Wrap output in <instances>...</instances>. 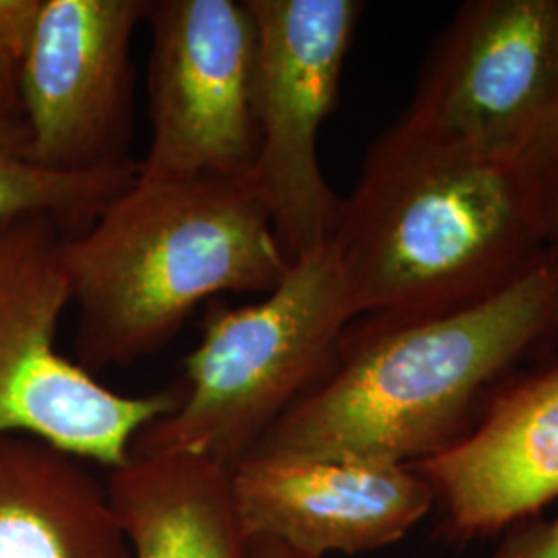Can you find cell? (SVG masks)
Wrapping results in <instances>:
<instances>
[{
    "label": "cell",
    "mask_w": 558,
    "mask_h": 558,
    "mask_svg": "<svg viewBox=\"0 0 558 558\" xmlns=\"http://www.w3.org/2000/svg\"><path fill=\"white\" fill-rule=\"evenodd\" d=\"M555 317L550 248L472 306L418 319L360 317L343 331L325 377L251 456L379 465L439 456L474 428L480 405L488 408L519 362L557 336Z\"/></svg>",
    "instance_id": "6da1fadb"
},
{
    "label": "cell",
    "mask_w": 558,
    "mask_h": 558,
    "mask_svg": "<svg viewBox=\"0 0 558 558\" xmlns=\"http://www.w3.org/2000/svg\"><path fill=\"white\" fill-rule=\"evenodd\" d=\"M331 244L356 319H418L472 306L553 246L521 160L435 149L396 124L341 199Z\"/></svg>",
    "instance_id": "7a4b0ae2"
},
{
    "label": "cell",
    "mask_w": 558,
    "mask_h": 558,
    "mask_svg": "<svg viewBox=\"0 0 558 558\" xmlns=\"http://www.w3.org/2000/svg\"><path fill=\"white\" fill-rule=\"evenodd\" d=\"M80 308L77 364L129 366L161 350L203 300L269 294L290 269L251 179L133 180L64 240Z\"/></svg>",
    "instance_id": "3957f363"
},
{
    "label": "cell",
    "mask_w": 558,
    "mask_h": 558,
    "mask_svg": "<svg viewBox=\"0 0 558 558\" xmlns=\"http://www.w3.org/2000/svg\"><path fill=\"white\" fill-rule=\"evenodd\" d=\"M354 320L350 283L327 242L259 302L211 311L184 359L177 408L141 430L131 456L193 451L234 470L325 377Z\"/></svg>",
    "instance_id": "277c9868"
},
{
    "label": "cell",
    "mask_w": 558,
    "mask_h": 558,
    "mask_svg": "<svg viewBox=\"0 0 558 558\" xmlns=\"http://www.w3.org/2000/svg\"><path fill=\"white\" fill-rule=\"evenodd\" d=\"M64 240L46 214L0 220V437H34L114 470L180 391L122 396L60 354V319L73 302Z\"/></svg>",
    "instance_id": "5b68a950"
},
{
    "label": "cell",
    "mask_w": 558,
    "mask_h": 558,
    "mask_svg": "<svg viewBox=\"0 0 558 558\" xmlns=\"http://www.w3.org/2000/svg\"><path fill=\"white\" fill-rule=\"evenodd\" d=\"M557 110V0H472L396 126L442 151L521 160Z\"/></svg>",
    "instance_id": "8992f818"
},
{
    "label": "cell",
    "mask_w": 558,
    "mask_h": 558,
    "mask_svg": "<svg viewBox=\"0 0 558 558\" xmlns=\"http://www.w3.org/2000/svg\"><path fill=\"white\" fill-rule=\"evenodd\" d=\"M151 140L141 179H253L259 29L248 0L149 2Z\"/></svg>",
    "instance_id": "52a82bcc"
},
{
    "label": "cell",
    "mask_w": 558,
    "mask_h": 558,
    "mask_svg": "<svg viewBox=\"0 0 558 558\" xmlns=\"http://www.w3.org/2000/svg\"><path fill=\"white\" fill-rule=\"evenodd\" d=\"M259 29V154L253 184L290 263L331 242L341 197L319 163L362 2L248 0Z\"/></svg>",
    "instance_id": "ba28073f"
},
{
    "label": "cell",
    "mask_w": 558,
    "mask_h": 558,
    "mask_svg": "<svg viewBox=\"0 0 558 558\" xmlns=\"http://www.w3.org/2000/svg\"><path fill=\"white\" fill-rule=\"evenodd\" d=\"M147 13L145 0H44L20 69L32 163L60 174L140 170L131 50Z\"/></svg>",
    "instance_id": "9c48e42d"
},
{
    "label": "cell",
    "mask_w": 558,
    "mask_h": 558,
    "mask_svg": "<svg viewBox=\"0 0 558 558\" xmlns=\"http://www.w3.org/2000/svg\"><path fill=\"white\" fill-rule=\"evenodd\" d=\"M246 539L271 538L300 555H360L391 546L437 505L412 465L248 456L232 470Z\"/></svg>",
    "instance_id": "30bf717a"
},
{
    "label": "cell",
    "mask_w": 558,
    "mask_h": 558,
    "mask_svg": "<svg viewBox=\"0 0 558 558\" xmlns=\"http://www.w3.org/2000/svg\"><path fill=\"white\" fill-rule=\"evenodd\" d=\"M412 468L456 544L538 518L558 499V362L500 389L463 439Z\"/></svg>",
    "instance_id": "8fae6325"
},
{
    "label": "cell",
    "mask_w": 558,
    "mask_h": 558,
    "mask_svg": "<svg viewBox=\"0 0 558 558\" xmlns=\"http://www.w3.org/2000/svg\"><path fill=\"white\" fill-rule=\"evenodd\" d=\"M0 558H133L106 482L25 435L0 437Z\"/></svg>",
    "instance_id": "7c38bea8"
},
{
    "label": "cell",
    "mask_w": 558,
    "mask_h": 558,
    "mask_svg": "<svg viewBox=\"0 0 558 558\" xmlns=\"http://www.w3.org/2000/svg\"><path fill=\"white\" fill-rule=\"evenodd\" d=\"M108 472V499L133 558H248L232 470L220 461L158 451Z\"/></svg>",
    "instance_id": "4fadbf2b"
},
{
    "label": "cell",
    "mask_w": 558,
    "mask_h": 558,
    "mask_svg": "<svg viewBox=\"0 0 558 558\" xmlns=\"http://www.w3.org/2000/svg\"><path fill=\"white\" fill-rule=\"evenodd\" d=\"M135 179L137 170L60 174L38 168L27 158L23 122L0 119V220L46 214L66 236H77Z\"/></svg>",
    "instance_id": "5bb4252c"
},
{
    "label": "cell",
    "mask_w": 558,
    "mask_h": 558,
    "mask_svg": "<svg viewBox=\"0 0 558 558\" xmlns=\"http://www.w3.org/2000/svg\"><path fill=\"white\" fill-rule=\"evenodd\" d=\"M521 163L534 186L550 244L558 242V110Z\"/></svg>",
    "instance_id": "9a60e30c"
},
{
    "label": "cell",
    "mask_w": 558,
    "mask_h": 558,
    "mask_svg": "<svg viewBox=\"0 0 558 558\" xmlns=\"http://www.w3.org/2000/svg\"><path fill=\"white\" fill-rule=\"evenodd\" d=\"M44 0H0V62L20 73Z\"/></svg>",
    "instance_id": "2e32d148"
},
{
    "label": "cell",
    "mask_w": 558,
    "mask_h": 558,
    "mask_svg": "<svg viewBox=\"0 0 558 558\" xmlns=\"http://www.w3.org/2000/svg\"><path fill=\"white\" fill-rule=\"evenodd\" d=\"M488 558H558V515L511 525Z\"/></svg>",
    "instance_id": "e0dca14e"
},
{
    "label": "cell",
    "mask_w": 558,
    "mask_h": 558,
    "mask_svg": "<svg viewBox=\"0 0 558 558\" xmlns=\"http://www.w3.org/2000/svg\"><path fill=\"white\" fill-rule=\"evenodd\" d=\"M0 119L20 120V73L0 62Z\"/></svg>",
    "instance_id": "ac0fdd59"
},
{
    "label": "cell",
    "mask_w": 558,
    "mask_h": 558,
    "mask_svg": "<svg viewBox=\"0 0 558 558\" xmlns=\"http://www.w3.org/2000/svg\"><path fill=\"white\" fill-rule=\"evenodd\" d=\"M248 558H311L300 555L294 548L281 544L278 539H248Z\"/></svg>",
    "instance_id": "d6986e66"
},
{
    "label": "cell",
    "mask_w": 558,
    "mask_h": 558,
    "mask_svg": "<svg viewBox=\"0 0 558 558\" xmlns=\"http://www.w3.org/2000/svg\"><path fill=\"white\" fill-rule=\"evenodd\" d=\"M553 253V263H555V274H557V317H555V333L558 336V242L550 246Z\"/></svg>",
    "instance_id": "ffe728a7"
},
{
    "label": "cell",
    "mask_w": 558,
    "mask_h": 558,
    "mask_svg": "<svg viewBox=\"0 0 558 558\" xmlns=\"http://www.w3.org/2000/svg\"><path fill=\"white\" fill-rule=\"evenodd\" d=\"M557 11H558V0H557Z\"/></svg>",
    "instance_id": "44dd1931"
}]
</instances>
